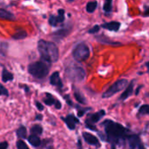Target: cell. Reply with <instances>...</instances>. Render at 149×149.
<instances>
[{
    "label": "cell",
    "mask_w": 149,
    "mask_h": 149,
    "mask_svg": "<svg viewBox=\"0 0 149 149\" xmlns=\"http://www.w3.org/2000/svg\"><path fill=\"white\" fill-rule=\"evenodd\" d=\"M142 115H149V105L148 104L142 105L138 111V116Z\"/></svg>",
    "instance_id": "obj_16"
},
{
    "label": "cell",
    "mask_w": 149,
    "mask_h": 149,
    "mask_svg": "<svg viewBox=\"0 0 149 149\" xmlns=\"http://www.w3.org/2000/svg\"><path fill=\"white\" fill-rule=\"evenodd\" d=\"M145 65L147 66V68H148V74H149V61H148L146 64H145Z\"/></svg>",
    "instance_id": "obj_38"
},
{
    "label": "cell",
    "mask_w": 149,
    "mask_h": 149,
    "mask_svg": "<svg viewBox=\"0 0 149 149\" xmlns=\"http://www.w3.org/2000/svg\"><path fill=\"white\" fill-rule=\"evenodd\" d=\"M17 135L21 138L24 139L26 136V128L25 127H20L18 130H17Z\"/></svg>",
    "instance_id": "obj_22"
},
{
    "label": "cell",
    "mask_w": 149,
    "mask_h": 149,
    "mask_svg": "<svg viewBox=\"0 0 149 149\" xmlns=\"http://www.w3.org/2000/svg\"><path fill=\"white\" fill-rule=\"evenodd\" d=\"M2 79H3L4 82H7V81L13 79V75H12V73H11L10 72H8L7 70L4 69L2 73Z\"/></svg>",
    "instance_id": "obj_17"
},
{
    "label": "cell",
    "mask_w": 149,
    "mask_h": 149,
    "mask_svg": "<svg viewBox=\"0 0 149 149\" xmlns=\"http://www.w3.org/2000/svg\"><path fill=\"white\" fill-rule=\"evenodd\" d=\"M83 137L84 138L85 141L88 144L92 145V146H96L97 148L100 147V142H99L98 139L96 136H94L93 134H91L90 133H83Z\"/></svg>",
    "instance_id": "obj_8"
},
{
    "label": "cell",
    "mask_w": 149,
    "mask_h": 149,
    "mask_svg": "<svg viewBox=\"0 0 149 149\" xmlns=\"http://www.w3.org/2000/svg\"><path fill=\"white\" fill-rule=\"evenodd\" d=\"M38 49L43 61L48 64L57 61L59 58V52L57 46L54 43L40 40L38 43Z\"/></svg>",
    "instance_id": "obj_2"
},
{
    "label": "cell",
    "mask_w": 149,
    "mask_h": 149,
    "mask_svg": "<svg viewBox=\"0 0 149 149\" xmlns=\"http://www.w3.org/2000/svg\"><path fill=\"white\" fill-rule=\"evenodd\" d=\"M144 17H149V6H145L144 7V13H143Z\"/></svg>",
    "instance_id": "obj_31"
},
{
    "label": "cell",
    "mask_w": 149,
    "mask_h": 149,
    "mask_svg": "<svg viewBox=\"0 0 149 149\" xmlns=\"http://www.w3.org/2000/svg\"><path fill=\"white\" fill-rule=\"evenodd\" d=\"M31 132H32V135H35V136L40 135V134H41V133H42V127H41L40 126H39V125H35V126H33V127H32Z\"/></svg>",
    "instance_id": "obj_21"
},
{
    "label": "cell",
    "mask_w": 149,
    "mask_h": 149,
    "mask_svg": "<svg viewBox=\"0 0 149 149\" xmlns=\"http://www.w3.org/2000/svg\"><path fill=\"white\" fill-rule=\"evenodd\" d=\"M99 30H100V26H99V25H95L92 29H90V30L89 31V33L94 34V33H97Z\"/></svg>",
    "instance_id": "obj_30"
},
{
    "label": "cell",
    "mask_w": 149,
    "mask_h": 149,
    "mask_svg": "<svg viewBox=\"0 0 149 149\" xmlns=\"http://www.w3.org/2000/svg\"><path fill=\"white\" fill-rule=\"evenodd\" d=\"M55 107L57 108V109H60L61 107V102L60 101H58V100H55Z\"/></svg>",
    "instance_id": "obj_34"
},
{
    "label": "cell",
    "mask_w": 149,
    "mask_h": 149,
    "mask_svg": "<svg viewBox=\"0 0 149 149\" xmlns=\"http://www.w3.org/2000/svg\"><path fill=\"white\" fill-rule=\"evenodd\" d=\"M97 39L99 42L103 43V44H106V45H113V46H120L122 45V44L120 42H116V41H112L104 36L101 37H97Z\"/></svg>",
    "instance_id": "obj_13"
},
{
    "label": "cell",
    "mask_w": 149,
    "mask_h": 149,
    "mask_svg": "<svg viewBox=\"0 0 149 149\" xmlns=\"http://www.w3.org/2000/svg\"><path fill=\"white\" fill-rule=\"evenodd\" d=\"M41 119H42V115H41V114H38V115H36V120H40Z\"/></svg>",
    "instance_id": "obj_36"
},
{
    "label": "cell",
    "mask_w": 149,
    "mask_h": 149,
    "mask_svg": "<svg viewBox=\"0 0 149 149\" xmlns=\"http://www.w3.org/2000/svg\"><path fill=\"white\" fill-rule=\"evenodd\" d=\"M0 95H5V96L8 95V91H7L6 88H5L4 86H2L1 84H0Z\"/></svg>",
    "instance_id": "obj_28"
},
{
    "label": "cell",
    "mask_w": 149,
    "mask_h": 149,
    "mask_svg": "<svg viewBox=\"0 0 149 149\" xmlns=\"http://www.w3.org/2000/svg\"><path fill=\"white\" fill-rule=\"evenodd\" d=\"M7 148H8L7 142L4 141V142H1L0 143V149H7Z\"/></svg>",
    "instance_id": "obj_32"
},
{
    "label": "cell",
    "mask_w": 149,
    "mask_h": 149,
    "mask_svg": "<svg viewBox=\"0 0 149 149\" xmlns=\"http://www.w3.org/2000/svg\"><path fill=\"white\" fill-rule=\"evenodd\" d=\"M66 74L73 81H82L85 78V72L84 70L76 65H69L66 68Z\"/></svg>",
    "instance_id": "obj_5"
},
{
    "label": "cell",
    "mask_w": 149,
    "mask_h": 149,
    "mask_svg": "<svg viewBox=\"0 0 149 149\" xmlns=\"http://www.w3.org/2000/svg\"><path fill=\"white\" fill-rule=\"evenodd\" d=\"M49 64L45 61H38L28 66V72L37 79H43L48 74Z\"/></svg>",
    "instance_id": "obj_3"
},
{
    "label": "cell",
    "mask_w": 149,
    "mask_h": 149,
    "mask_svg": "<svg viewBox=\"0 0 149 149\" xmlns=\"http://www.w3.org/2000/svg\"><path fill=\"white\" fill-rule=\"evenodd\" d=\"M56 23H57V21H56V17H55V16H51L50 18H49V24H50L51 25L54 26V25H56Z\"/></svg>",
    "instance_id": "obj_29"
},
{
    "label": "cell",
    "mask_w": 149,
    "mask_h": 149,
    "mask_svg": "<svg viewBox=\"0 0 149 149\" xmlns=\"http://www.w3.org/2000/svg\"><path fill=\"white\" fill-rule=\"evenodd\" d=\"M46 96H47V98L44 99V103H45L46 105L51 106V105H53V104L55 103V100H54V98L51 94L46 93Z\"/></svg>",
    "instance_id": "obj_19"
},
{
    "label": "cell",
    "mask_w": 149,
    "mask_h": 149,
    "mask_svg": "<svg viewBox=\"0 0 149 149\" xmlns=\"http://www.w3.org/2000/svg\"><path fill=\"white\" fill-rule=\"evenodd\" d=\"M145 96H146L147 98H149V92H148V93H146V95H145Z\"/></svg>",
    "instance_id": "obj_39"
},
{
    "label": "cell",
    "mask_w": 149,
    "mask_h": 149,
    "mask_svg": "<svg viewBox=\"0 0 149 149\" xmlns=\"http://www.w3.org/2000/svg\"><path fill=\"white\" fill-rule=\"evenodd\" d=\"M134 83H135V79L132 80L130 84L127 85V86L126 87V90L123 92V93L120 95L119 97V100H126L127 98H129V96H131L133 93V88H134Z\"/></svg>",
    "instance_id": "obj_9"
},
{
    "label": "cell",
    "mask_w": 149,
    "mask_h": 149,
    "mask_svg": "<svg viewBox=\"0 0 149 149\" xmlns=\"http://www.w3.org/2000/svg\"><path fill=\"white\" fill-rule=\"evenodd\" d=\"M28 141L33 147H39L40 145V138L38 136H35V135H31L28 138Z\"/></svg>",
    "instance_id": "obj_15"
},
{
    "label": "cell",
    "mask_w": 149,
    "mask_h": 149,
    "mask_svg": "<svg viewBox=\"0 0 149 149\" xmlns=\"http://www.w3.org/2000/svg\"><path fill=\"white\" fill-rule=\"evenodd\" d=\"M58 12H59V15L58 17H56V21L59 23H61L64 21V10H59Z\"/></svg>",
    "instance_id": "obj_25"
},
{
    "label": "cell",
    "mask_w": 149,
    "mask_h": 149,
    "mask_svg": "<svg viewBox=\"0 0 149 149\" xmlns=\"http://www.w3.org/2000/svg\"><path fill=\"white\" fill-rule=\"evenodd\" d=\"M128 85V80L126 79H121L118 81H116L113 85H112L104 93H103V98L104 99H107V98H111L112 96L115 95L116 93H118L119 92L122 91L123 89H125Z\"/></svg>",
    "instance_id": "obj_4"
},
{
    "label": "cell",
    "mask_w": 149,
    "mask_h": 149,
    "mask_svg": "<svg viewBox=\"0 0 149 149\" xmlns=\"http://www.w3.org/2000/svg\"><path fill=\"white\" fill-rule=\"evenodd\" d=\"M63 120L66 122L68 127L69 129H71V130L75 129L76 128V125L77 123H79V120L77 118H76L74 115H68L65 119H63Z\"/></svg>",
    "instance_id": "obj_11"
},
{
    "label": "cell",
    "mask_w": 149,
    "mask_h": 149,
    "mask_svg": "<svg viewBox=\"0 0 149 149\" xmlns=\"http://www.w3.org/2000/svg\"><path fill=\"white\" fill-rule=\"evenodd\" d=\"M25 37H26V32L25 31H22V30H19L18 32H16L12 36V38H15V39H21V38H24Z\"/></svg>",
    "instance_id": "obj_24"
},
{
    "label": "cell",
    "mask_w": 149,
    "mask_h": 149,
    "mask_svg": "<svg viewBox=\"0 0 149 149\" xmlns=\"http://www.w3.org/2000/svg\"><path fill=\"white\" fill-rule=\"evenodd\" d=\"M73 56L75 59L78 62L85 61L90 57V49L88 45L84 43L79 44L73 52Z\"/></svg>",
    "instance_id": "obj_6"
},
{
    "label": "cell",
    "mask_w": 149,
    "mask_h": 149,
    "mask_svg": "<svg viewBox=\"0 0 149 149\" xmlns=\"http://www.w3.org/2000/svg\"><path fill=\"white\" fill-rule=\"evenodd\" d=\"M97 3L96 1H93V2H89L87 3V6H86V10L88 12L90 13H92L95 11V10L97 9Z\"/></svg>",
    "instance_id": "obj_18"
},
{
    "label": "cell",
    "mask_w": 149,
    "mask_h": 149,
    "mask_svg": "<svg viewBox=\"0 0 149 149\" xmlns=\"http://www.w3.org/2000/svg\"><path fill=\"white\" fill-rule=\"evenodd\" d=\"M0 18H2V19H7V20H14L15 17L11 12L7 11L5 10L1 9L0 10Z\"/></svg>",
    "instance_id": "obj_14"
},
{
    "label": "cell",
    "mask_w": 149,
    "mask_h": 149,
    "mask_svg": "<svg viewBox=\"0 0 149 149\" xmlns=\"http://www.w3.org/2000/svg\"><path fill=\"white\" fill-rule=\"evenodd\" d=\"M75 97H76V100H77L79 103H81V104H85V103H86L85 98H84L83 95L79 91H77V90H76V92H75Z\"/></svg>",
    "instance_id": "obj_20"
},
{
    "label": "cell",
    "mask_w": 149,
    "mask_h": 149,
    "mask_svg": "<svg viewBox=\"0 0 149 149\" xmlns=\"http://www.w3.org/2000/svg\"><path fill=\"white\" fill-rule=\"evenodd\" d=\"M17 148H18V149H29L27 145L23 141H18L17 142Z\"/></svg>",
    "instance_id": "obj_26"
},
{
    "label": "cell",
    "mask_w": 149,
    "mask_h": 149,
    "mask_svg": "<svg viewBox=\"0 0 149 149\" xmlns=\"http://www.w3.org/2000/svg\"><path fill=\"white\" fill-rule=\"evenodd\" d=\"M102 125L105 126V141H107L111 144L112 149H116L118 145L126 143L127 140L133 134L128 128L125 127L123 125L112 121L111 120H105Z\"/></svg>",
    "instance_id": "obj_1"
},
{
    "label": "cell",
    "mask_w": 149,
    "mask_h": 149,
    "mask_svg": "<svg viewBox=\"0 0 149 149\" xmlns=\"http://www.w3.org/2000/svg\"><path fill=\"white\" fill-rule=\"evenodd\" d=\"M68 31H66L65 29H62V30H61V31H57V32H55L54 34H55L56 36L64 37V36H66V35L68 34Z\"/></svg>",
    "instance_id": "obj_27"
},
{
    "label": "cell",
    "mask_w": 149,
    "mask_h": 149,
    "mask_svg": "<svg viewBox=\"0 0 149 149\" xmlns=\"http://www.w3.org/2000/svg\"><path fill=\"white\" fill-rule=\"evenodd\" d=\"M105 115V110H100L99 112L96 113H93V114H90L88 119L86 120L85 121V125L88 128H90V130H93V131H97V127H95V123L98 122L100 120V119L102 117H104Z\"/></svg>",
    "instance_id": "obj_7"
},
{
    "label": "cell",
    "mask_w": 149,
    "mask_h": 149,
    "mask_svg": "<svg viewBox=\"0 0 149 149\" xmlns=\"http://www.w3.org/2000/svg\"><path fill=\"white\" fill-rule=\"evenodd\" d=\"M50 83L53 86H57L59 88L62 87V83H61V78H60V73L58 72H55L51 75Z\"/></svg>",
    "instance_id": "obj_12"
},
{
    "label": "cell",
    "mask_w": 149,
    "mask_h": 149,
    "mask_svg": "<svg viewBox=\"0 0 149 149\" xmlns=\"http://www.w3.org/2000/svg\"><path fill=\"white\" fill-rule=\"evenodd\" d=\"M142 87H143V86H139V87H138V88L136 89V91H135L134 94H135V95H138V94H139V93H140V90H141V89Z\"/></svg>",
    "instance_id": "obj_35"
},
{
    "label": "cell",
    "mask_w": 149,
    "mask_h": 149,
    "mask_svg": "<svg viewBox=\"0 0 149 149\" xmlns=\"http://www.w3.org/2000/svg\"><path fill=\"white\" fill-rule=\"evenodd\" d=\"M138 149H146V148H145V147H144L143 143H141V144L138 147Z\"/></svg>",
    "instance_id": "obj_37"
},
{
    "label": "cell",
    "mask_w": 149,
    "mask_h": 149,
    "mask_svg": "<svg viewBox=\"0 0 149 149\" xmlns=\"http://www.w3.org/2000/svg\"><path fill=\"white\" fill-rule=\"evenodd\" d=\"M36 107H37V108H38V109H39L40 111H42V110L44 109L43 106H42V105H41V104H40V102H38V101L36 102Z\"/></svg>",
    "instance_id": "obj_33"
},
{
    "label": "cell",
    "mask_w": 149,
    "mask_h": 149,
    "mask_svg": "<svg viewBox=\"0 0 149 149\" xmlns=\"http://www.w3.org/2000/svg\"><path fill=\"white\" fill-rule=\"evenodd\" d=\"M120 25L121 24L119 22H117V21H112V22H109V23H105L101 25L102 28L104 29H106V30H109V31H118L120 28Z\"/></svg>",
    "instance_id": "obj_10"
},
{
    "label": "cell",
    "mask_w": 149,
    "mask_h": 149,
    "mask_svg": "<svg viewBox=\"0 0 149 149\" xmlns=\"http://www.w3.org/2000/svg\"><path fill=\"white\" fill-rule=\"evenodd\" d=\"M112 10V0L105 1L104 3V10L105 12H111Z\"/></svg>",
    "instance_id": "obj_23"
}]
</instances>
